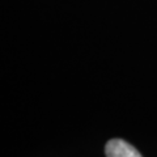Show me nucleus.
Instances as JSON below:
<instances>
[{"label":"nucleus","instance_id":"1","mask_svg":"<svg viewBox=\"0 0 157 157\" xmlns=\"http://www.w3.org/2000/svg\"><path fill=\"white\" fill-rule=\"evenodd\" d=\"M105 155L106 157H143L134 145L122 139H111L107 141Z\"/></svg>","mask_w":157,"mask_h":157}]
</instances>
